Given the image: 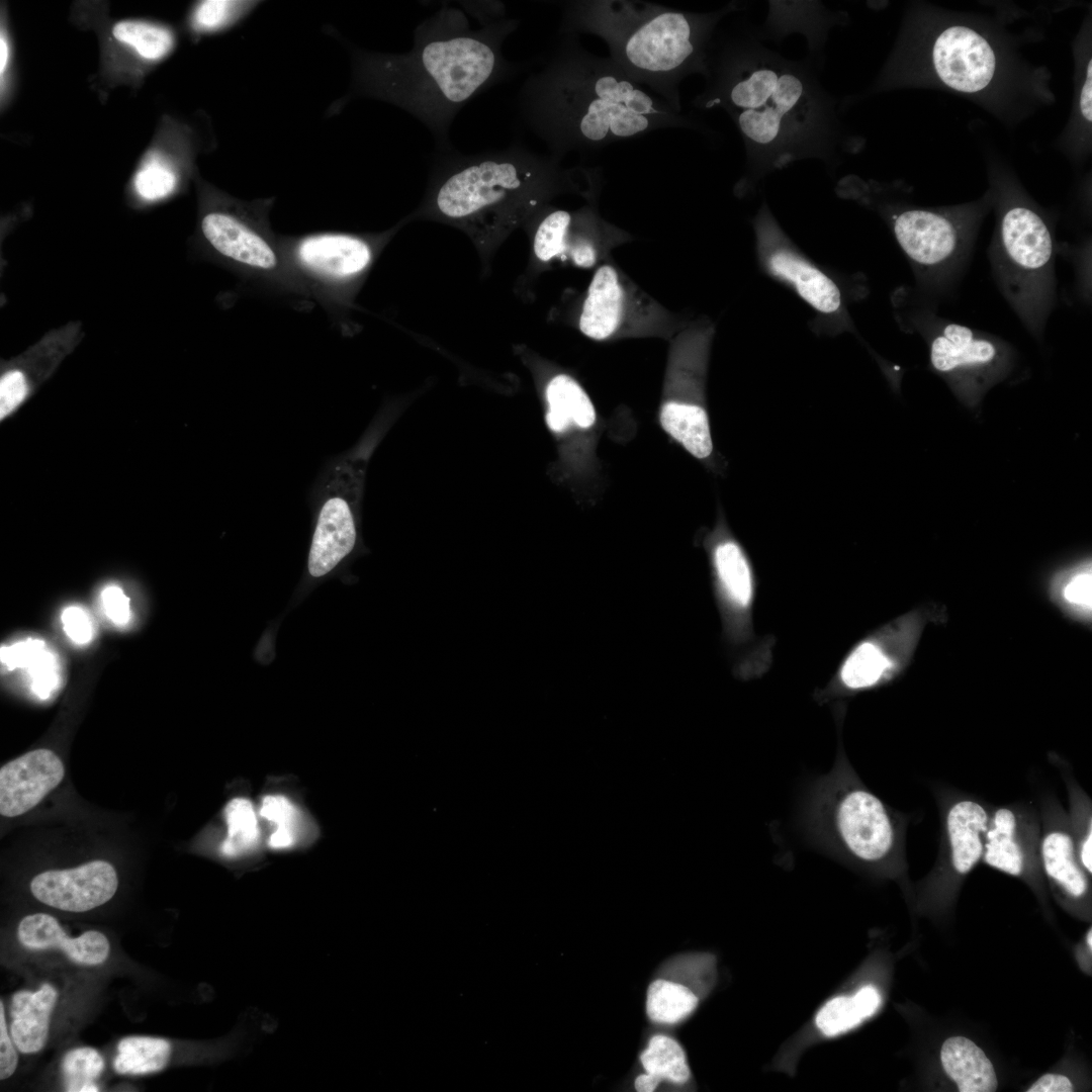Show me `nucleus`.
<instances>
[{
	"mask_svg": "<svg viewBox=\"0 0 1092 1092\" xmlns=\"http://www.w3.org/2000/svg\"><path fill=\"white\" fill-rule=\"evenodd\" d=\"M704 79L693 106L724 110L744 145L739 193L796 161L819 159L833 166L859 148L843 122V100L824 89L811 60L786 59L748 25L717 27Z\"/></svg>",
	"mask_w": 1092,
	"mask_h": 1092,
	"instance_id": "nucleus-1",
	"label": "nucleus"
},
{
	"mask_svg": "<svg viewBox=\"0 0 1092 1092\" xmlns=\"http://www.w3.org/2000/svg\"><path fill=\"white\" fill-rule=\"evenodd\" d=\"M518 109L525 125L559 160L662 128L713 135L695 115L674 110L633 81L610 57L588 52L577 35H562L527 77Z\"/></svg>",
	"mask_w": 1092,
	"mask_h": 1092,
	"instance_id": "nucleus-2",
	"label": "nucleus"
},
{
	"mask_svg": "<svg viewBox=\"0 0 1092 1092\" xmlns=\"http://www.w3.org/2000/svg\"><path fill=\"white\" fill-rule=\"evenodd\" d=\"M519 23L506 17L473 29L465 11L442 5L418 24L408 52L356 53V91L416 117L433 134L437 150L452 148L450 128L460 110L519 72L520 65L503 54Z\"/></svg>",
	"mask_w": 1092,
	"mask_h": 1092,
	"instance_id": "nucleus-3",
	"label": "nucleus"
},
{
	"mask_svg": "<svg viewBox=\"0 0 1092 1092\" xmlns=\"http://www.w3.org/2000/svg\"><path fill=\"white\" fill-rule=\"evenodd\" d=\"M1002 36L980 20L914 7L872 91L940 87L999 114L1031 93L1046 100L1042 77L1031 74Z\"/></svg>",
	"mask_w": 1092,
	"mask_h": 1092,
	"instance_id": "nucleus-4",
	"label": "nucleus"
},
{
	"mask_svg": "<svg viewBox=\"0 0 1092 1092\" xmlns=\"http://www.w3.org/2000/svg\"><path fill=\"white\" fill-rule=\"evenodd\" d=\"M558 33H590L608 46L610 58L633 81L682 111L679 85L690 75H707L712 37L729 14L730 2L710 12L669 8L638 0H576L563 5Z\"/></svg>",
	"mask_w": 1092,
	"mask_h": 1092,
	"instance_id": "nucleus-5",
	"label": "nucleus"
},
{
	"mask_svg": "<svg viewBox=\"0 0 1092 1092\" xmlns=\"http://www.w3.org/2000/svg\"><path fill=\"white\" fill-rule=\"evenodd\" d=\"M435 159L432 212L486 233L514 226L554 194L578 189L576 179L600 171L579 166L565 169L561 160L519 143L468 155L452 147L437 150Z\"/></svg>",
	"mask_w": 1092,
	"mask_h": 1092,
	"instance_id": "nucleus-6",
	"label": "nucleus"
},
{
	"mask_svg": "<svg viewBox=\"0 0 1092 1092\" xmlns=\"http://www.w3.org/2000/svg\"><path fill=\"white\" fill-rule=\"evenodd\" d=\"M803 824L813 842L853 866L884 873L901 867L905 820L868 789L843 752L811 786Z\"/></svg>",
	"mask_w": 1092,
	"mask_h": 1092,
	"instance_id": "nucleus-7",
	"label": "nucleus"
},
{
	"mask_svg": "<svg viewBox=\"0 0 1092 1092\" xmlns=\"http://www.w3.org/2000/svg\"><path fill=\"white\" fill-rule=\"evenodd\" d=\"M996 210L991 261L1000 289L1037 338L1055 303L1052 226L1013 177L995 172L989 189Z\"/></svg>",
	"mask_w": 1092,
	"mask_h": 1092,
	"instance_id": "nucleus-8",
	"label": "nucleus"
},
{
	"mask_svg": "<svg viewBox=\"0 0 1092 1092\" xmlns=\"http://www.w3.org/2000/svg\"><path fill=\"white\" fill-rule=\"evenodd\" d=\"M837 190L874 208L892 230L920 280L935 288L958 274L992 206L989 190L981 199L961 205L917 206L894 199L886 185L854 175L843 178Z\"/></svg>",
	"mask_w": 1092,
	"mask_h": 1092,
	"instance_id": "nucleus-9",
	"label": "nucleus"
},
{
	"mask_svg": "<svg viewBox=\"0 0 1092 1092\" xmlns=\"http://www.w3.org/2000/svg\"><path fill=\"white\" fill-rule=\"evenodd\" d=\"M927 341L933 369L966 398L977 397L1009 370L1012 351L1002 340L940 317L925 307L911 316Z\"/></svg>",
	"mask_w": 1092,
	"mask_h": 1092,
	"instance_id": "nucleus-10",
	"label": "nucleus"
},
{
	"mask_svg": "<svg viewBox=\"0 0 1092 1092\" xmlns=\"http://www.w3.org/2000/svg\"><path fill=\"white\" fill-rule=\"evenodd\" d=\"M367 462L364 453H348L332 461L315 484L316 516L308 561L318 569H335L355 548Z\"/></svg>",
	"mask_w": 1092,
	"mask_h": 1092,
	"instance_id": "nucleus-11",
	"label": "nucleus"
},
{
	"mask_svg": "<svg viewBox=\"0 0 1092 1092\" xmlns=\"http://www.w3.org/2000/svg\"><path fill=\"white\" fill-rule=\"evenodd\" d=\"M754 230L761 263L770 275L786 282L815 310L825 314L840 310L837 285L794 247L765 203L754 218Z\"/></svg>",
	"mask_w": 1092,
	"mask_h": 1092,
	"instance_id": "nucleus-12",
	"label": "nucleus"
},
{
	"mask_svg": "<svg viewBox=\"0 0 1092 1092\" xmlns=\"http://www.w3.org/2000/svg\"><path fill=\"white\" fill-rule=\"evenodd\" d=\"M1040 820L1023 803L991 809L982 860L1012 877L1030 879L1041 869Z\"/></svg>",
	"mask_w": 1092,
	"mask_h": 1092,
	"instance_id": "nucleus-13",
	"label": "nucleus"
},
{
	"mask_svg": "<svg viewBox=\"0 0 1092 1092\" xmlns=\"http://www.w3.org/2000/svg\"><path fill=\"white\" fill-rule=\"evenodd\" d=\"M1039 855L1041 870L1053 889L1074 905L1090 900V881L1077 857L1068 813L1054 797L1040 809Z\"/></svg>",
	"mask_w": 1092,
	"mask_h": 1092,
	"instance_id": "nucleus-14",
	"label": "nucleus"
},
{
	"mask_svg": "<svg viewBox=\"0 0 1092 1092\" xmlns=\"http://www.w3.org/2000/svg\"><path fill=\"white\" fill-rule=\"evenodd\" d=\"M117 887L115 869L105 860L46 871L30 882V891L38 901L69 912H85L103 905L114 896Z\"/></svg>",
	"mask_w": 1092,
	"mask_h": 1092,
	"instance_id": "nucleus-15",
	"label": "nucleus"
},
{
	"mask_svg": "<svg viewBox=\"0 0 1092 1092\" xmlns=\"http://www.w3.org/2000/svg\"><path fill=\"white\" fill-rule=\"evenodd\" d=\"M631 285L612 265H602L594 274L580 311V332L597 341L636 328L639 304Z\"/></svg>",
	"mask_w": 1092,
	"mask_h": 1092,
	"instance_id": "nucleus-16",
	"label": "nucleus"
},
{
	"mask_svg": "<svg viewBox=\"0 0 1092 1092\" xmlns=\"http://www.w3.org/2000/svg\"><path fill=\"white\" fill-rule=\"evenodd\" d=\"M65 776L61 758L52 750L38 748L5 763L0 768V813L17 817L34 808Z\"/></svg>",
	"mask_w": 1092,
	"mask_h": 1092,
	"instance_id": "nucleus-17",
	"label": "nucleus"
},
{
	"mask_svg": "<svg viewBox=\"0 0 1092 1092\" xmlns=\"http://www.w3.org/2000/svg\"><path fill=\"white\" fill-rule=\"evenodd\" d=\"M714 584L727 617L745 614L753 604L755 576L741 544L731 536H719L711 545Z\"/></svg>",
	"mask_w": 1092,
	"mask_h": 1092,
	"instance_id": "nucleus-18",
	"label": "nucleus"
},
{
	"mask_svg": "<svg viewBox=\"0 0 1092 1092\" xmlns=\"http://www.w3.org/2000/svg\"><path fill=\"white\" fill-rule=\"evenodd\" d=\"M18 939L30 949H61L72 961L94 966L104 963L110 951L107 937L95 930L68 937L58 920L46 913L25 916L18 925Z\"/></svg>",
	"mask_w": 1092,
	"mask_h": 1092,
	"instance_id": "nucleus-19",
	"label": "nucleus"
},
{
	"mask_svg": "<svg viewBox=\"0 0 1092 1092\" xmlns=\"http://www.w3.org/2000/svg\"><path fill=\"white\" fill-rule=\"evenodd\" d=\"M297 259L307 270L330 279H345L364 270L370 262L369 246L343 234H320L303 239Z\"/></svg>",
	"mask_w": 1092,
	"mask_h": 1092,
	"instance_id": "nucleus-20",
	"label": "nucleus"
},
{
	"mask_svg": "<svg viewBox=\"0 0 1092 1092\" xmlns=\"http://www.w3.org/2000/svg\"><path fill=\"white\" fill-rule=\"evenodd\" d=\"M208 243L221 255L252 268L271 270L277 256L271 245L257 231L226 212H209L201 221Z\"/></svg>",
	"mask_w": 1092,
	"mask_h": 1092,
	"instance_id": "nucleus-21",
	"label": "nucleus"
},
{
	"mask_svg": "<svg viewBox=\"0 0 1092 1092\" xmlns=\"http://www.w3.org/2000/svg\"><path fill=\"white\" fill-rule=\"evenodd\" d=\"M57 998V990L48 983L35 992L23 990L12 996L10 1033L21 1053H37L46 1044Z\"/></svg>",
	"mask_w": 1092,
	"mask_h": 1092,
	"instance_id": "nucleus-22",
	"label": "nucleus"
},
{
	"mask_svg": "<svg viewBox=\"0 0 1092 1092\" xmlns=\"http://www.w3.org/2000/svg\"><path fill=\"white\" fill-rule=\"evenodd\" d=\"M940 1062L960 1092H994L998 1088L992 1062L968 1037L958 1035L946 1038L940 1049Z\"/></svg>",
	"mask_w": 1092,
	"mask_h": 1092,
	"instance_id": "nucleus-23",
	"label": "nucleus"
},
{
	"mask_svg": "<svg viewBox=\"0 0 1092 1092\" xmlns=\"http://www.w3.org/2000/svg\"><path fill=\"white\" fill-rule=\"evenodd\" d=\"M2 665L7 670L23 669L32 693L39 699H48L61 686V663L41 639L27 638L0 649Z\"/></svg>",
	"mask_w": 1092,
	"mask_h": 1092,
	"instance_id": "nucleus-24",
	"label": "nucleus"
},
{
	"mask_svg": "<svg viewBox=\"0 0 1092 1092\" xmlns=\"http://www.w3.org/2000/svg\"><path fill=\"white\" fill-rule=\"evenodd\" d=\"M882 1003L879 989L862 985L852 993L838 994L826 1001L814 1017V1026L825 1038L843 1034L873 1016Z\"/></svg>",
	"mask_w": 1092,
	"mask_h": 1092,
	"instance_id": "nucleus-25",
	"label": "nucleus"
},
{
	"mask_svg": "<svg viewBox=\"0 0 1092 1092\" xmlns=\"http://www.w3.org/2000/svg\"><path fill=\"white\" fill-rule=\"evenodd\" d=\"M896 662L876 639L859 642L843 660L837 681L841 693H856L878 687L893 675Z\"/></svg>",
	"mask_w": 1092,
	"mask_h": 1092,
	"instance_id": "nucleus-26",
	"label": "nucleus"
},
{
	"mask_svg": "<svg viewBox=\"0 0 1092 1092\" xmlns=\"http://www.w3.org/2000/svg\"><path fill=\"white\" fill-rule=\"evenodd\" d=\"M660 424L690 454L709 459L713 441L709 417L704 405L668 401L661 407Z\"/></svg>",
	"mask_w": 1092,
	"mask_h": 1092,
	"instance_id": "nucleus-27",
	"label": "nucleus"
},
{
	"mask_svg": "<svg viewBox=\"0 0 1092 1092\" xmlns=\"http://www.w3.org/2000/svg\"><path fill=\"white\" fill-rule=\"evenodd\" d=\"M548 413L546 422L554 432L565 431L571 423L589 428L596 421V411L586 392L570 376H554L546 388Z\"/></svg>",
	"mask_w": 1092,
	"mask_h": 1092,
	"instance_id": "nucleus-28",
	"label": "nucleus"
},
{
	"mask_svg": "<svg viewBox=\"0 0 1092 1092\" xmlns=\"http://www.w3.org/2000/svg\"><path fill=\"white\" fill-rule=\"evenodd\" d=\"M171 1054L172 1044L167 1039L128 1036L118 1042L113 1066L118 1074L154 1073L166 1068Z\"/></svg>",
	"mask_w": 1092,
	"mask_h": 1092,
	"instance_id": "nucleus-29",
	"label": "nucleus"
},
{
	"mask_svg": "<svg viewBox=\"0 0 1092 1092\" xmlns=\"http://www.w3.org/2000/svg\"><path fill=\"white\" fill-rule=\"evenodd\" d=\"M699 997L690 988L665 980H656L647 990L646 1012L655 1022L675 1023L691 1014Z\"/></svg>",
	"mask_w": 1092,
	"mask_h": 1092,
	"instance_id": "nucleus-30",
	"label": "nucleus"
},
{
	"mask_svg": "<svg viewBox=\"0 0 1092 1092\" xmlns=\"http://www.w3.org/2000/svg\"><path fill=\"white\" fill-rule=\"evenodd\" d=\"M640 1061L649 1074L676 1084L686 1083L691 1076L686 1056L680 1045L664 1035L653 1036Z\"/></svg>",
	"mask_w": 1092,
	"mask_h": 1092,
	"instance_id": "nucleus-31",
	"label": "nucleus"
},
{
	"mask_svg": "<svg viewBox=\"0 0 1092 1092\" xmlns=\"http://www.w3.org/2000/svg\"><path fill=\"white\" fill-rule=\"evenodd\" d=\"M112 34L118 41L132 47L147 60L165 57L174 44L170 30L143 21L117 22L112 28Z\"/></svg>",
	"mask_w": 1092,
	"mask_h": 1092,
	"instance_id": "nucleus-32",
	"label": "nucleus"
},
{
	"mask_svg": "<svg viewBox=\"0 0 1092 1092\" xmlns=\"http://www.w3.org/2000/svg\"><path fill=\"white\" fill-rule=\"evenodd\" d=\"M1069 822L1077 857L1084 871L1092 874V809L1087 794L1071 779L1067 780Z\"/></svg>",
	"mask_w": 1092,
	"mask_h": 1092,
	"instance_id": "nucleus-33",
	"label": "nucleus"
},
{
	"mask_svg": "<svg viewBox=\"0 0 1092 1092\" xmlns=\"http://www.w3.org/2000/svg\"><path fill=\"white\" fill-rule=\"evenodd\" d=\"M228 824V837L221 851L229 857H235L255 844L259 836L258 822L254 808L249 800L233 799L224 808Z\"/></svg>",
	"mask_w": 1092,
	"mask_h": 1092,
	"instance_id": "nucleus-34",
	"label": "nucleus"
},
{
	"mask_svg": "<svg viewBox=\"0 0 1092 1092\" xmlns=\"http://www.w3.org/2000/svg\"><path fill=\"white\" fill-rule=\"evenodd\" d=\"M104 1061L92 1048L74 1049L67 1053L62 1062V1073L66 1091H98L95 1081L101 1075Z\"/></svg>",
	"mask_w": 1092,
	"mask_h": 1092,
	"instance_id": "nucleus-35",
	"label": "nucleus"
},
{
	"mask_svg": "<svg viewBox=\"0 0 1092 1092\" xmlns=\"http://www.w3.org/2000/svg\"><path fill=\"white\" fill-rule=\"evenodd\" d=\"M1057 599L1072 613L1088 617L1092 609V573L1090 563L1073 568L1057 581Z\"/></svg>",
	"mask_w": 1092,
	"mask_h": 1092,
	"instance_id": "nucleus-36",
	"label": "nucleus"
},
{
	"mask_svg": "<svg viewBox=\"0 0 1092 1092\" xmlns=\"http://www.w3.org/2000/svg\"><path fill=\"white\" fill-rule=\"evenodd\" d=\"M1078 73L1079 84L1077 85L1076 103L1074 104L1072 119V130L1077 141L1080 140V134H1082L1081 139L1087 140L1091 128L1092 60L1090 52L1084 55V61L1081 60Z\"/></svg>",
	"mask_w": 1092,
	"mask_h": 1092,
	"instance_id": "nucleus-37",
	"label": "nucleus"
},
{
	"mask_svg": "<svg viewBox=\"0 0 1092 1092\" xmlns=\"http://www.w3.org/2000/svg\"><path fill=\"white\" fill-rule=\"evenodd\" d=\"M294 812L293 806L283 796H266L264 798L260 814L276 825V829L269 839V845L272 848H285L292 844L291 823Z\"/></svg>",
	"mask_w": 1092,
	"mask_h": 1092,
	"instance_id": "nucleus-38",
	"label": "nucleus"
},
{
	"mask_svg": "<svg viewBox=\"0 0 1092 1092\" xmlns=\"http://www.w3.org/2000/svg\"><path fill=\"white\" fill-rule=\"evenodd\" d=\"M250 5V2L245 1H203L194 11L193 25L200 31L216 30L235 20Z\"/></svg>",
	"mask_w": 1092,
	"mask_h": 1092,
	"instance_id": "nucleus-39",
	"label": "nucleus"
},
{
	"mask_svg": "<svg viewBox=\"0 0 1092 1092\" xmlns=\"http://www.w3.org/2000/svg\"><path fill=\"white\" fill-rule=\"evenodd\" d=\"M176 182V175L170 168L160 163H151L135 175L134 188L144 199L156 200L169 195Z\"/></svg>",
	"mask_w": 1092,
	"mask_h": 1092,
	"instance_id": "nucleus-40",
	"label": "nucleus"
},
{
	"mask_svg": "<svg viewBox=\"0 0 1092 1092\" xmlns=\"http://www.w3.org/2000/svg\"><path fill=\"white\" fill-rule=\"evenodd\" d=\"M61 620L67 636L76 644L84 645L93 638V623L88 613L81 607L71 606L66 608Z\"/></svg>",
	"mask_w": 1092,
	"mask_h": 1092,
	"instance_id": "nucleus-41",
	"label": "nucleus"
},
{
	"mask_svg": "<svg viewBox=\"0 0 1092 1092\" xmlns=\"http://www.w3.org/2000/svg\"><path fill=\"white\" fill-rule=\"evenodd\" d=\"M27 383L22 372L13 370L5 373L0 380V416L11 413L26 396Z\"/></svg>",
	"mask_w": 1092,
	"mask_h": 1092,
	"instance_id": "nucleus-42",
	"label": "nucleus"
},
{
	"mask_svg": "<svg viewBox=\"0 0 1092 1092\" xmlns=\"http://www.w3.org/2000/svg\"><path fill=\"white\" fill-rule=\"evenodd\" d=\"M101 603L108 619L115 625H125L130 618L129 598L114 584L107 585L101 593Z\"/></svg>",
	"mask_w": 1092,
	"mask_h": 1092,
	"instance_id": "nucleus-43",
	"label": "nucleus"
},
{
	"mask_svg": "<svg viewBox=\"0 0 1092 1092\" xmlns=\"http://www.w3.org/2000/svg\"><path fill=\"white\" fill-rule=\"evenodd\" d=\"M4 1006L2 1001L0 1002V1079L5 1080L9 1078L15 1071L17 1066L18 1057L12 1045V1037L10 1038L5 1016Z\"/></svg>",
	"mask_w": 1092,
	"mask_h": 1092,
	"instance_id": "nucleus-44",
	"label": "nucleus"
},
{
	"mask_svg": "<svg viewBox=\"0 0 1092 1092\" xmlns=\"http://www.w3.org/2000/svg\"><path fill=\"white\" fill-rule=\"evenodd\" d=\"M465 11L477 18L481 25L506 18L505 5L502 2H464Z\"/></svg>",
	"mask_w": 1092,
	"mask_h": 1092,
	"instance_id": "nucleus-45",
	"label": "nucleus"
},
{
	"mask_svg": "<svg viewBox=\"0 0 1092 1092\" xmlns=\"http://www.w3.org/2000/svg\"><path fill=\"white\" fill-rule=\"evenodd\" d=\"M1074 1085L1070 1078L1058 1073H1046L1039 1077L1026 1092H1072Z\"/></svg>",
	"mask_w": 1092,
	"mask_h": 1092,
	"instance_id": "nucleus-46",
	"label": "nucleus"
},
{
	"mask_svg": "<svg viewBox=\"0 0 1092 1092\" xmlns=\"http://www.w3.org/2000/svg\"><path fill=\"white\" fill-rule=\"evenodd\" d=\"M661 1081L662 1079L656 1075L642 1074L636 1078L635 1088L639 1092H652Z\"/></svg>",
	"mask_w": 1092,
	"mask_h": 1092,
	"instance_id": "nucleus-47",
	"label": "nucleus"
},
{
	"mask_svg": "<svg viewBox=\"0 0 1092 1092\" xmlns=\"http://www.w3.org/2000/svg\"><path fill=\"white\" fill-rule=\"evenodd\" d=\"M8 56H9L8 43H7L6 38L4 37L3 33H1V37H0V74L1 75L4 73V71L6 69V66H7V63H8Z\"/></svg>",
	"mask_w": 1092,
	"mask_h": 1092,
	"instance_id": "nucleus-48",
	"label": "nucleus"
},
{
	"mask_svg": "<svg viewBox=\"0 0 1092 1092\" xmlns=\"http://www.w3.org/2000/svg\"><path fill=\"white\" fill-rule=\"evenodd\" d=\"M1086 943H1087V946L1089 947V950L1091 951V949H1092V929L1091 928H1089V930L1087 932Z\"/></svg>",
	"mask_w": 1092,
	"mask_h": 1092,
	"instance_id": "nucleus-49",
	"label": "nucleus"
}]
</instances>
